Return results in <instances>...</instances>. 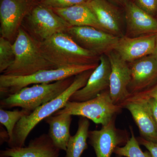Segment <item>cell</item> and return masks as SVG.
<instances>
[{
    "label": "cell",
    "instance_id": "cell-1",
    "mask_svg": "<svg viewBox=\"0 0 157 157\" xmlns=\"http://www.w3.org/2000/svg\"><path fill=\"white\" fill-rule=\"evenodd\" d=\"M94 70H87L76 75L73 83L61 94L23 117L15 126L13 138L8 143L9 147L25 146L26 140L33 129L40 122L64 107L71 96L86 85Z\"/></svg>",
    "mask_w": 157,
    "mask_h": 157
},
{
    "label": "cell",
    "instance_id": "cell-2",
    "mask_svg": "<svg viewBox=\"0 0 157 157\" xmlns=\"http://www.w3.org/2000/svg\"><path fill=\"white\" fill-rule=\"evenodd\" d=\"M45 58L56 68L96 63L100 56L82 48L67 33H59L39 42Z\"/></svg>",
    "mask_w": 157,
    "mask_h": 157
},
{
    "label": "cell",
    "instance_id": "cell-3",
    "mask_svg": "<svg viewBox=\"0 0 157 157\" xmlns=\"http://www.w3.org/2000/svg\"><path fill=\"white\" fill-rule=\"evenodd\" d=\"M14 59L2 73L10 76H25L43 70L57 69L45 58L39 42L31 36L22 27L13 43Z\"/></svg>",
    "mask_w": 157,
    "mask_h": 157
},
{
    "label": "cell",
    "instance_id": "cell-4",
    "mask_svg": "<svg viewBox=\"0 0 157 157\" xmlns=\"http://www.w3.org/2000/svg\"><path fill=\"white\" fill-rule=\"evenodd\" d=\"M75 76L52 83L33 84L23 88L15 94L2 99L0 107L4 109L19 107L33 112L61 94L73 83Z\"/></svg>",
    "mask_w": 157,
    "mask_h": 157
},
{
    "label": "cell",
    "instance_id": "cell-5",
    "mask_svg": "<svg viewBox=\"0 0 157 157\" xmlns=\"http://www.w3.org/2000/svg\"><path fill=\"white\" fill-rule=\"evenodd\" d=\"M99 62L92 64L72 66L67 67L41 70L25 76H0V93L3 98L15 94L23 88L32 84L52 83L76 76L85 71L94 70Z\"/></svg>",
    "mask_w": 157,
    "mask_h": 157
},
{
    "label": "cell",
    "instance_id": "cell-6",
    "mask_svg": "<svg viewBox=\"0 0 157 157\" xmlns=\"http://www.w3.org/2000/svg\"><path fill=\"white\" fill-rule=\"evenodd\" d=\"M122 108L121 105L113 102L108 89L89 101L79 102L69 101L64 107L53 115L68 113L78 116L105 126L116 117Z\"/></svg>",
    "mask_w": 157,
    "mask_h": 157
},
{
    "label": "cell",
    "instance_id": "cell-7",
    "mask_svg": "<svg viewBox=\"0 0 157 157\" xmlns=\"http://www.w3.org/2000/svg\"><path fill=\"white\" fill-rule=\"evenodd\" d=\"M21 27L34 39L42 42L56 34L67 33L71 26L52 9L38 3L26 16Z\"/></svg>",
    "mask_w": 157,
    "mask_h": 157
},
{
    "label": "cell",
    "instance_id": "cell-8",
    "mask_svg": "<svg viewBox=\"0 0 157 157\" xmlns=\"http://www.w3.org/2000/svg\"><path fill=\"white\" fill-rule=\"evenodd\" d=\"M38 3L36 0H0L1 36L13 43L24 20Z\"/></svg>",
    "mask_w": 157,
    "mask_h": 157
},
{
    "label": "cell",
    "instance_id": "cell-9",
    "mask_svg": "<svg viewBox=\"0 0 157 157\" xmlns=\"http://www.w3.org/2000/svg\"><path fill=\"white\" fill-rule=\"evenodd\" d=\"M67 33L82 48L99 56L115 50L120 38L90 26H71Z\"/></svg>",
    "mask_w": 157,
    "mask_h": 157
},
{
    "label": "cell",
    "instance_id": "cell-10",
    "mask_svg": "<svg viewBox=\"0 0 157 157\" xmlns=\"http://www.w3.org/2000/svg\"><path fill=\"white\" fill-rule=\"evenodd\" d=\"M106 55L111 66L109 85L110 97L114 104L121 105L131 95L128 90L131 78L130 66L115 51Z\"/></svg>",
    "mask_w": 157,
    "mask_h": 157
},
{
    "label": "cell",
    "instance_id": "cell-11",
    "mask_svg": "<svg viewBox=\"0 0 157 157\" xmlns=\"http://www.w3.org/2000/svg\"><path fill=\"white\" fill-rule=\"evenodd\" d=\"M115 119L99 130L89 131V143L92 146L96 157H111L117 147L126 144L128 134L117 128Z\"/></svg>",
    "mask_w": 157,
    "mask_h": 157
},
{
    "label": "cell",
    "instance_id": "cell-12",
    "mask_svg": "<svg viewBox=\"0 0 157 157\" xmlns=\"http://www.w3.org/2000/svg\"><path fill=\"white\" fill-rule=\"evenodd\" d=\"M110 71L111 66L107 56H101L99 65L91 74L86 84L74 93L69 101L78 102L89 101L109 89Z\"/></svg>",
    "mask_w": 157,
    "mask_h": 157
},
{
    "label": "cell",
    "instance_id": "cell-13",
    "mask_svg": "<svg viewBox=\"0 0 157 157\" xmlns=\"http://www.w3.org/2000/svg\"><path fill=\"white\" fill-rule=\"evenodd\" d=\"M131 113L138 127L140 137L150 141H157V125L147 99H128L121 105Z\"/></svg>",
    "mask_w": 157,
    "mask_h": 157
},
{
    "label": "cell",
    "instance_id": "cell-14",
    "mask_svg": "<svg viewBox=\"0 0 157 157\" xmlns=\"http://www.w3.org/2000/svg\"><path fill=\"white\" fill-rule=\"evenodd\" d=\"M157 37L156 34L136 37L123 36L120 37L114 51L127 63H132L153 54Z\"/></svg>",
    "mask_w": 157,
    "mask_h": 157
},
{
    "label": "cell",
    "instance_id": "cell-15",
    "mask_svg": "<svg viewBox=\"0 0 157 157\" xmlns=\"http://www.w3.org/2000/svg\"><path fill=\"white\" fill-rule=\"evenodd\" d=\"M131 81L128 90L131 95L143 91L157 81V62L152 55L130 63Z\"/></svg>",
    "mask_w": 157,
    "mask_h": 157
},
{
    "label": "cell",
    "instance_id": "cell-16",
    "mask_svg": "<svg viewBox=\"0 0 157 157\" xmlns=\"http://www.w3.org/2000/svg\"><path fill=\"white\" fill-rule=\"evenodd\" d=\"M127 30L131 37L157 34V20L132 2L125 4Z\"/></svg>",
    "mask_w": 157,
    "mask_h": 157
},
{
    "label": "cell",
    "instance_id": "cell-17",
    "mask_svg": "<svg viewBox=\"0 0 157 157\" xmlns=\"http://www.w3.org/2000/svg\"><path fill=\"white\" fill-rule=\"evenodd\" d=\"M60 151L55 145L48 134H43L32 139L27 146L9 147L1 150L0 155L11 157H59Z\"/></svg>",
    "mask_w": 157,
    "mask_h": 157
},
{
    "label": "cell",
    "instance_id": "cell-18",
    "mask_svg": "<svg viewBox=\"0 0 157 157\" xmlns=\"http://www.w3.org/2000/svg\"><path fill=\"white\" fill-rule=\"evenodd\" d=\"M105 32L119 37L123 36L119 11L106 0H90L86 3Z\"/></svg>",
    "mask_w": 157,
    "mask_h": 157
},
{
    "label": "cell",
    "instance_id": "cell-19",
    "mask_svg": "<svg viewBox=\"0 0 157 157\" xmlns=\"http://www.w3.org/2000/svg\"><path fill=\"white\" fill-rule=\"evenodd\" d=\"M52 9L71 26L92 27L105 32L86 3L63 9Z\"/></svg>",
    "mask_w": 157,
    "mask_h": 157
},
{
    "label": "cell",
    "instance_id": "cell-20",
    "mask_svg": "<svg viewBox=\"0 0 157 157\" xmlns=\"http://www.w3.org/2000/svg\"><path fill=\"white\" fill-rule=\"evenodd\" d=\"M72 116L68 113L52 115L45 120L49 125L48 135L55 145L61 150H67L70 136Z\"/></svg>",
    "mask_w": 157,
    "mask_h": 157
},
{
    "label": "cell",
    "instance_id": "cell-21",
    "mask_svg": "<svg viewBox=\"0 0 157 157\" xmlns=\"http://www.w3.org/2000/svg\"><path fill=\"white\" fill-rule=\"evenodd\" d=\"M90 123L86 118H80L78 121L77 132L70 136L66 150V157H81L85 150L87 149Z\"/></svg>",
    "mask_w": 157,
    "mask_h": 157
},
{
    "label": "cell",
    "instance_id": "cell-22",
    "mask_svg": "<svg viewBox=\"0 0 157 157\" xmlns=\"http://www.w3.org/2000/svg\"><path fill=\"white\" fill-rule=\"evenodd\" d=\"M31 113L24 109L10 111L1 108L0 122L5 127L9 134V139L8 143L11 141L13 138L14 129L17 122L23 117L29 115Z\"/></svg>",
    "mask_w": 157,
    "mask_h": 157
},
{
    "label": "cell",
    "instance_id": "cell-23",
    "mask_svg": "<svg viewBox=\"0 0 157 157\" xmlns=\"http://www.w3.org/2000/svg\"><path fill=\"white\" fill-rule=\"evenodd\" d=\"M130 129L131 137L124 146L117 147L113 153L122 157H151L149 152L142 151L132 127H130Z\"/></svg>",
    "mask_w": 157,
    "mask_h": 157
},
{
    "label": "cell",
    "instance_id": "cell-24",
    "mask_svg": "<svg viewBox=\"0 0 157 157\" xmlns=\"http://www.w3.org/2000/svg\"><path fill=\"white\" fill-rule=\"evenodd\" d=\"M14 59L13 43L0 37V73H2L11 66Z\"/></svg>",
    "mask_w": 157,
    "mask_h": 157
},
{
    "label": "cell",
    "instance_id": "cell-25",
    "mask_svg": "<svg viewBox=\"0 0 157 157\" xmlns=\"http://www.w3.org/2000/svg\"><path fill=\"white\" fill-rule=\"evenodd\" d=\"M90 0H43L39 3L52 8L63 9L87 3Z\"/></svg>",
    "mask_w": 157,
    "mask_h": 157
},
{
    "label": "cell",
    "instance_id": "cell-26",
    "mask_svg": "<svg viewBox=\"0 0 157 157\" xmlns=\"http://www.w3.org/2000/svg\"><path fill=\"white\" fill-rule=\"evenodd\" d=\"M134 3L152 16L157 13V0H135Z\"/></svg>",
    "mask_w": 157,
    "mask_h": 157
},
{
    "label": "cell",
    "instance_id": "cell-27",
    "mask_svg": "<svg viewBox=\"0 0 157 157\" xmlns=\"http://www.w3.org/2000/svg\"><path fill=\"white\" fill-rule=\"evenodd\" d=\"M157 96V82L146 90L131 95L128 99H136V98H153Z\"/></svg>",
    "mask_w": 157,
    "mask_h": 157
},
{
    "label": "cell",
    "instance_id": "cell-28",
    "mask_svg": "<svg viewBox=\"0 0 157 157\" xmlns=\"http://www.w3.org/2000/svg\"><path fill=\"white\" fill-rule=\"evenodd\" d=\"M137 139L140 145L146 147L151 157H157V141L155 142L145 140L141 137H137Z\"/></svg>",
    "mask_w": 157,
    "mask_h": 157
},
{
    "label": "cell",
    "instance_id": "cell-29",
    "mask_svg": "<svg viewBox=\"0 0 157 157\" xmlns=\"http://www.w3.org/2000/svg\"><path fill=\"white\" fill-rule=\"evenodd\" d=\"M147 99L148 101L153 116L157 125V101L154 98H149Z\"/></svg>",
    "mask_w": 157,
    "mask_h": 157
},
{
    "label": "cell",
    "instance_id": "cell-30",
    "mask_svg": "<svg viewBox=\"0 0 157 157\" xmlns=\"http://www.w3.org/2000/svg\"><path fill=\"white\" fill-rule=\"evenodd\" d=\"M111 1L117 4L123 5H125L126 3L128 1V0H111Z\"/></svg>",
    "mask_w": 157,
    "mask_h": 157
},
{
    "label": "cell",
    "instance_id": "cell-31",
    "mask_svg": "<svg viewBox=\"0 0 157 157\" xmlns=\"http://www.w3.org/2000/svg\"><path fill=\"white\" fill-rule=\"evenodd\" d=\"M152 55L157 62V37L156 41L154 51Z\"/></svg>",
    "mask_w": 157,
    "mask_h": 157
},
{
    "label": "cell",
    "instance_id": "cell-32",
    "mask_svg": "<svg viewBox=\"0 0 157 157\" xmlns=\"http://www.w3.org/2000/svg\"><path fill=\"white\" fill-rule=\"evenodd\" d=\"M36 1L38 2V3L40 2H42V1H43V0H36Z\"/></svg>",
    "mask_w": 157,
    "mask_h": 157
},
{
    "label": "cell",
    "instance_id": "cell-33",
    "mask_svg": "<svg viewBox=\"0 0 157 157\" xmlns=\"http://www.w3.org/2000/svg\"><path fill=\"white\" fill-rule=\"evenodd\" d=\"M0 157H11L8 156H1V155H0Z\"/></svg>",
    "mask_w": 157,
    "mask_h": 157
},
{
    "label": "cell",
    "instance_id": "cell-34",
    "mask_svg": "<svg viewBox=\"0 0 157 157\" xmlns=\"http://www.w3.org/2000/svg\"><path fill=\"white\" fill-rule=\"evenodd\" d=\"M116 157H122L121 156L117 155H116Z\"/></svg>",
    "mask_w": 157,
    "mask_h": 157
},
{
    "label": "cell",
    "instance_id": "cell-35",
    "mask_svg": "<svg viewBox=\"0 0 157 157\" xmlns=\"http://www.w3.org/2000/svg\"><path fill=\"white\" fill-rule=\"evenodd\" d=\"M155 98V99L157 101V97H155V98Z\"/></svg>",
    "mask_w": 157,
    "mask_h": 157
}]
</instances>
